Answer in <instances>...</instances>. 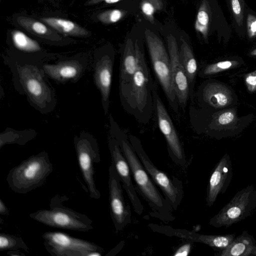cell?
Returning <instances> with one entry per match:
<instances>
[{
    "label": "cell",
    "instance_id": "cell-30",
    "mask_svg": "<svg viewBox=\"0 0 256 256\" xmlns=\"http://www.w3.org/2000/svg\"><path fill=\"white\" fill-rule=\"evenodd\" d=\"M125 13L124 11L118 9L108 10L101 14L99 18L106 24L115 23L121 20Z\"/></svg>",
    "mask_w": 256,
    "mask_h": 256
},
{
    "label": "cell",
    "instance_id": "cell-25",
    "mask_svg": "<svg viewBox=\"0 0 256 256\" xmlns=\"http://www.w3.org/2000/svg\"><path fill=\"white\" fill-rule=\"evenodd\" d=\"M210 10L207 0H203L200 5L194 22L196 30L206 40L208 35Z\"/></svg>",
    "mask_w": 256,
    "mask_h": 256
},
{
    "label": "cell",
    "instance_id": "cell-8",
    "mask_svg": "<svg viewBox=\"0 0 256 256\" xmlns=\"http://www.w3.org/2000/svg\"><path fill=\"white\" fill-rule=\"evenodd\" d=\"M130 142L154 184L162 190L164 196L174 210H176L184 196L182 183L176 177L172 179L156 168L145 152L141 141L136 136L128 134Z\"/></svg>",
    "mask_w": 256,
    "mask_h": 256
},
{
    "label": "cell",
    "instance_id": "cell-33",
    "mask_svg": "<svg viewBox=\"0 0 256 256\" xmlns=\"http://www.w3.org/2000/svg\"><path fill=\"white\" fill-rule=\"evenodd\" d=\"M245 82L250 92H254L256 91V70L246 76Z\"/></svg>",
    "mask_w": 256,
    "mask_h": 256
},
{
    "label": "cell",
    "instance_id": "cell-14",
    "mask_svg": "<svg viewBox=\"0 0 256 256\" xmlns=\"http://www.w3.org/2000/svg\"><path fill=\"white\" fill-rule=\"evenodd\" d=\"M89 64L87 59L72 58L60 59L54 64L42 62L41 67L48 78L58 84L76 83L83 76Z\"/></svg>",
    "mask_w": 256,
    "mask_h": 256
},
{
    "label": "cell",
    "instance_id": "cell-29",
    "mask_svg": "<svg viewBox=\"0 0 256 256\" xmlns=\"http://www.w3.org/2000/svg\"><path fill=\"white\" fill-rule=\"evenodd\" d=\"M162 0H142L140 5L142 14L152 24L154 22V14L162 10Z\"/></svg>",
    "mask_w": 256,
    "mask_h": 256
},
{
    "label": "cell",
    "instance_id": "cell-23",
    "mask_svg": "<svg viewBox=\"0 0 256 256\" xmlns=\"http://www.w3.org/2000/svg\"><path fill=\"white\" fill-rule=\"evenodd\" d=\"M36 130L32 129L16 130L6 128L0 134V148L7 144L24 145L36 136Z\"/></svg>",
    "mask_w": 256,
    "mask_h": 256
},
{
    "label": "cell",
    "instance_id": "cell-10",
    "mask_svg": "<svg viewBox=\"0 0 256 256\" xmlns=\"http://www.w3.org/2000/svg\"><path fill=\"white\" fill-rule=\"evenodd\" d=\"M45 250L52 256H102V248L89 241L61 232L42 235Z\"/></svg>",
    "mask_w": 256,
    "mask_h": 256
},
{
    "label": "cell",
    "instance_id": "cell-18",
    "mask_svg": "<svg viewBox=\"0 0 256 256\" xmlns=\"http://www.w3.org/2000/svg\"><path fill=\"white\" fill-rule=\"evenodd\" d=\"M233 176L232 162L230 156L225 154L212 171L206 188V205L212 206L219 194H224Z\"/></svg>",
    "mask_w": 256,
    "mask_h": 256
},
{
    "label": "cell",
    "instance_id": "cell-38",
    "mask_svg": "<svg viewBox=\"0 0 256 256\" xmlns=\"http://www.w3.org/2000/svg\"><path fill=\"white\" fill-rule=\"evenodd\" d=\"M122 0H104V1L108 4H114Z\"/></svg>",
    "mask_w": 256,
    "mask_h": 256
},
{
    "label": "cell",
    "instance_id": "cell-34",
    "mask_svg": "<svg viewBox=\"0 0 256 256\" xmlns=\"http://www.w3.org/2000/svg\"><path fill=\"white\" fill-rule=\"evenodd\" d=\"M192 242L180 246L175 252L174 256H188L190 251Z\"/></svg>",
    "mask_w": 256,
    "mask_h": 256
},
{
    "label": "cell",
    "instance_id": "cell-12",
    "mask_svg": "<svg viewBox=\"0 0 256 256\" xmlns=\"http://www.w3.org/2000/svg\"><path fill=\"white\" fill-rule=\"evenodd\" d=\"M108 190L110 214L116 233L131 223V210L123 195L121 182L114 166L108 168Z\"/></svg>",
    "mask_w": 256,
    "mask_h": 256
},
{
    "label": "cell",
    "instance_id": "cell-7",
    "mask_svg": "<svg viewBox=\"0 0 256 256\" xmlns=\"http://www.w3.org/2000/svg\"><path fill=\"white\" fill-rule=\"evenodd\" d=\"M256 210V188L250 184L238 192L209 224L216 228H228L252 216Z\"/></svg>",
    "mask_w": 256,
    "mask_h": 256
},
{
    "label": "cell",
    "instance_id": "cell-17",
    "mask_svg": "<svg viewBox=\"0 0 256 256\" xmlns=\"http://www.w3.org/2000/svg\"><path fill=\"white\" fill-rule=\"evenodd\" d=\"M172 83L180 108L185 110L189 99V87L186 75L180 60L178 44L174 36L166 38Z\"/></svg>",
    "mask_w": 256,
    "mask_h": 256
},
{
    "label": "cell",
    "instance_id": "cell-26",
    "mask_svg": "<svg viewBox=\"0 0 256 256\" xmlns=\"http://www.w3.org/2000/svg\"><path fill=\"white\" fill-rule=\"evenodd\" d=\"M22 249L26 252L29 248L22 238L16 236L5 232L0 233V251L14 250Z\"/></svg>",
    "mask_w": 256,
    "mask_h": 256
},
{
    "label": "cell",
    "instance_id": "cell-19",
    "mask_svg": "<svg viewBox=\"0 0 256 256\" xmlns=\"http://www.w3.org/2000/svg\"><path fill=\"white\" fill-rule=\"evenodd\" d=\"M194 100L202 108H220L230 105L232 98L226 87L214 82L206 81L194 92Z\"/></svg>",
    "mask_w": 256,
    "mask_h": 256
},
{
    "label": "cell",
    "instance_id": "cell-32",
    "mask_svg": "<svg viewBox=\"0 0 256 256\" xmlns=\"http://www.w3.org/2000/svg\"><path fill=\"white\" fill-rule=\"evenodd\" d=\"M247 31L248 37H256V17L252 14H248L246 19Z\"/></svg>",
    "mask_w": 256,
    "mask_h": 256
},
{
    "label": "cell",
    "instance_id": "cell-21",
    "mask_svg": "<svg viewBox=\"0 0 256 256\" xmlns=\"http://www.w3.org/2000/svg\"><path fill=\"white\" fill-rule=\"evenodd\" d=\"M135 42L128 38L121 54L119 68V84L128 82L136 68Z\"/></svg>",
    "mask_w": 256,
    "mask_h": 256
},
{
    "label": "cell",
    "instance_id": "cell-22",
    "mask_svg": "<svg viewBox=\"0 0 256 256\" xmlns=\"http://www.w3.org/2000/svg\"><path fill=\"white\" fill-rule=\"evenodd\" d=\"M256 240L252 236L244 231L240 235L236 237L230 244L220 252V256H248L251 255Z\"/></svg>",
    "mask_w": 256,
    "mask_h": 256
},
{
    "label": "cell",
    "instance_id": "cell-11",
    "mask_svg": "<svg viewBox=\"0 0 256 256\" xmlns=\"http://www.w3.org/2000/svg\"><path fill=\"white\" fill-rule=\"evenodd\" d=\"M154 113L158 126L165 138L169 155L176 164L184 166L186 158L184 148L171 117L160 98L157 84L154 90Z\"/></svg>",
    "mask_w": 256,
    "mask_h": 256
},
{
    "label": "cell",
    "instance_id": "cell-4",
    "mask_svg": "<svg viewBox=\"0 0 256 256\" xmlns=\"http://www.w3.org/2000/svg\"><path fill=\"white\" fill-rule=\"evenodd\" d=\"M52 170L53 164L48 153L42 151L12 168L7 175L6 181L12 191L25 194L44 184Z\"/></svg>",
    "mask_w": 256,
    "mask_h": 256
},
{
    "label": "cell",
    "instance_id": "cell-15",
    "mask_svg": "<svg viewBox=\"0 0 256 256\" xmlns=\"http://www.w3.org/2000/svg\"><path fill=\"white\" fill-rule=\"evenodd\" d=\"M148 226L154 232L168 236H176L192 242L202 243L220 252L228 247L236 238L234 234L222 235L203 234L156 224L150 223Z\"/></svg>",
    "mask_w": 256,
    "mask_h": 256
},
{
    "label": "cell",
    "instance_id": "cell-28",
    "mask_svg": "<svg viewBox=\"0 0 256 256\" xmlns=\"http://www.w3.org/2000/svg\"><path fill=\"white\" fill-rule=\"evenodd\" d=\"M43 20L54 29L66 34L75 32L77 26L72 21L56 18H46Z\"/></svg>",
    "mask_w": 256,
    "mask_h": 256
},
{
    "label": "cell",
    "instance_id": "cell-5",
    "mask_svg": "<svg viewBox=\"0 0 256 256\" xmlns=\"http://www.w3.org/2000/svg\"><path fill=\"white\" fill-rule=\"evenodd\" d=\"M66 196L56 194L51 198L49 209H42L30 214L29 216L46 226L64 230L87 232L94 228L93 221L86 215L64 206Z\"/></svg>",
    "mask_w": 256,
    "mask_h": 256
},
{
    "label": "cell",
    "instance_id": "cell-20",
    "mask_svg": "<svg viewBox=\"0 0 256 256\" xmlns=\"http://www.w3.org/2000/svg\"><path fill=\"white\" fill-rule=\"evenodd\" d=\"M180 44L178 46L180 60L187 76L189 87V98L194 104V87L198 73V66L194 52L188 42L182 38H180Z\"/></svg>",
    "mask_w": 256,
    "mask_h": 256
},
{
    "label": "cell",
    "instance_id": "cell-35",
    "mask_svg": "<svg viewBox=\"0 0 256 256\" xmlns=\"http://www.w3.org/2000/svg\"><path fill=\"white\" fill-rule=\"evenodd\" d=\"M32 29L34 32L40 34H43L47 31L46 26L39 22H36L32 24Z\"/></svg>",
    "mask_w": 256,
    "mask_h": 256
},
{
    "label": "cell",
    "instance_id": "cell-36",
    "mask_svg": "<svg viewBox=\"0 0 256 256\" xmlns=\"http://www.w3.org/2000/svg\"><path fill=\"white\" fill-rule=\"evenodd\" d=\"M0 214L2 216L9 214V210L2 199H0Z\"/></svg>",
    "mask_w": 256,
    "mask_h": 256
},
{
    "label": "cell",
    "instance_id": "cell-16",
    "mask_svg": "<svg viewBox=\"0 0 256 256\" xmlns=\"http://www.w3.org/2000/svg\"><path fill=\"white\" fill-rule=\"evenodd\" d=\"M114 56L112 52L96 56L92 64L94 84L100 91L102 108L107 114L110 104V94L114 71Z\"/></svg>",
    "mask_w": 256,
    "mask_h": 256
},
{
    "label": "cell",
    "instance_id": "cell-3",
    "mask_svg": "<svg viewBox=\"0 0 256 256\" xmlns=\"http://www.w3.org/2000/svg\"><path fill=\"white\" fill-rule=\"evenodd\" d=\"M42 62L8 58L4 64L10 69L16 90L25 95L30 104L42 114L56 108L57 99L54 88L41 67Z\"/></svg>",
    "mask_w": 256,
    "mask_h": 256
},
{
    "label": "cell",
    "instance_id": "cell-1",
    "mask_svg": "<svg viewBox=\"0 0 256 256\" xmlns=\"http://www.w3.org/2000/svg\"><path fill=\"white\" fill-rule=\"evenodd\" d=\"M136 68L130 80L119 84V96L124 110L138 122L146 124L154 114V82L145 58L143 48L138 40L134 42Z\"/></svg>",
    "mask_w": 256,
    "mask_h": 256
},
{
    "label": "cell",
    "instance_id": "cell-40",
    "mask_svg": "<svg viewBox=\"0 0 256 256\" xmlns=\"http://www.w3.org/2000/svg\"><path fill=\"white\" fill-rule=\"evenodd\" d=\"M251 254L256 255V246L252 249Z\"/></svg>",
    "mask_w": 256,
    "mask_h": 256
},
{
    "label": "cell",
    "instance_id": "cell-31",
    "mask_svg": "<svg viewBox=\"0 0 256 256\" xmlns=\"http://www.w3.org/2000/svg\"><path fill=\"white\" fill-rule=\"evenodd\" d=\"M230 4L234 17L238 26H242L244 20V0H230Z\"/></svg>",
    "mask_w": 256,
    "mask_h": 256
},
{
    "label": "cell",
    "instance_id": "cell-9",
    "mask_svg": "<svg viewBox=\"0 0 256 256\" xmlns=\"http://www.w3.org/2000/svg\"><path fill=\"white\" fill-rule=\"evenodd\" d=\"M74 143L78 162L90 198L98 200L101 196L94 178V164L100 162L98 144L90 133L82 132L76 135Z\"/></svg>",
    "mask_w": 256,
    "mask_h": 256
},
{
    "label": "cell",
    "instance_id": "cell-37",
    "mask_svg": "<svg viewBox=\"0 0 256 256\" xmlns=\"http://www.w3.org/2000/svg\"><path fill=\"white\" fill-rule=\"evenodd\" d=\"M8 254L11 256H24V254L19 252V250H9L7 253Z\"/></svg>",
    "mask_w": 256,
    "mask_h": 256
},
{
    "label": "cell",
    "instance_id": "cell-13",
    "mask_svg": "<svg viewBox=\"0 0 256 256\" xmlns=\"http://www.w3.org/2000/svg\"><path fill=\"white\" fill-rule=\"evenodd\" d=\"M108 147L112 164L116 170L134 212L140 216L143 213L144 208L132 182V174L128 162L116 140L110 136L108 140Z\"/></svg>",
    "mask_w": 256,
    "mask_h": 256
},
{
    "label": "cell",
    "instance_id": "cell-6",
    "mask_svg": "<svg viewBox=\"0 0 256 256\" xmlns=\"http://www.w3.org/2000/svg\"><path fill=\"white\" fill-rule=\"evenodd\" d=\"M144 35L154 74L170 107L178 113L180 106L173 86L168 50H166L162 40L152 31L146 29Z\"/></svg>",
    "mask_w": 256,
    "mask_h": 256
},
{
    "label": "cell",
    "instance_id": "cell-2",
    "mask_svg": "<svg viewBox=\"0 0 256 256\" xmlns=\"http://www.w3.org/2000/svg\"><path fill=\"white\" fill-rule=\"evenodd\" d=\"M109 124L110 136L116 140L128 162L136 190L148 203L154 216L164 222L174 220V210L146 170L130 142L128 135L121 129L111 114L109 115Z\"/></svg>",
    "mask_w": 256,
    "mask_h": 256
},
{
    "label": "cell",
    "instance_id": "cell-27",
    "mask_svg": "<svg viewBox=\"0 0 256 256\" xmlns=\"http://www.w3.org/2000/svg\"><path fill=\"white\" fill-rule=\"evenodd\" d=\"M237 64L235 60H225L210 64L202 68L198 72L200 77H206L230 68Z\"/></svg>",
    "mask_w": 256,
    "mask_h": 256
},
{
    "label": "cell",
    "instance_id": "cell-39",
    "mask_svg": "<svg viewBox=\"0 0 256 256\" xmlns=\"http://www.w3.org/2000/svg\"><path fill=\"white\" fill-rule=\"evenodd\" d=\"M250 54L252 56H256V48L250 52Z\"/></svg>",
    "mask_w": 256,
    "mask_h": 256
},
{
    "label": "cell",
    "instance_id": "cell-24",
    "mask_svg": "<svg viewBox=\"0 0 256 256\" xmlns=\"http://www.w3.org/2000/svg\"><path fill=\"white\" fill-rule=\"evenodd\" d=\"M12 42L15 48L21 52L34 54L40 52L42 48L38 44L19 30L12 34Z\"/></svg>",
    "mask_w": 256,
    "mask_h": 256
}]
</instances>
